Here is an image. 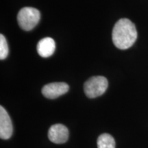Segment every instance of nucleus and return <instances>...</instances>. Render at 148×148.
<instances>
[{"instance_id": "f257e3e1", "label": "nucleus", "mask_w": 148, "mask_h": 148, "mask_svg": "<svg viewBox=\"0 0 148 148\" xmlns=\"http://www.w3.org/2000/svg\"><path fill=\"white\" fill-rule=\"evenodd\" d=\"M137 38L135 25L128 18H121L112 29V40L116 47L127 49L134 45Z\"/></svg>"}, {"instance_id": "f03ea898", "label": "nucleus", "mask_w": 148, "mask_h": 148, "mask_svg": "<svg viewBox=\"0 0 148 148\" xmlns=\"http://www.w3.org/2000/svg\"><path fill=\"white\" fill-rule=\"evenodd\" d=\"M40 19V11L32 7L21 8L17 15L18 25L25 31H30L34 29L39 23Z\"/></svg>"}, {"instance_id": "7ed1b4c3", "label": "nucleus", "mask_w": 148, "mask_h": 148, "mask_svg": "<svg viewBox=\"0 0 148 148\" xmlns=\"http://www.w3.org/2000/svg\"><path fill=\"white\" fill-rule=\"evenodd\" d=\"M108 86V82L103 76L91 77L84 83L85 95L88 98H95L103 95Z\"/></svg>"}, {"instance_id": "20e7f679", "label": "nucleus", "mask_w": 148, "mask_h": 148, "mask_svg": "<svg viewBox=\"0 0 148 148\" xmlns=\"http://www.w3.org/2000/svg\"><path fill=\"white\" fill-rule=\"evenodd\" d=\"M69 86L65 82H53L46 84L42 88L44 97L48 99H56L69 91Z\"/></svg>"}, {"instance_id": "39448f33", "label": "nucleus", "mask_w": 148, "mask_h": 148, "mask_svg": "<svg viewBox=\"0 0 148 148\" xmlns=\"http://www.w3.org/2000/svg\"><path fill=\"white\" fill-rule=\"evenodd\" d=\"M48 138L53 143H66L69 138V130L65 125L60 123L51 125L48 131Z\"/></svg>"}, {"instance_id": "423d86ee", "label": "nucleus", "mask_w": 148, "mask_h": 148, "mask_svg": "<svg viewBox=\"0 0 148 148\" xmlns=\"http://www.w3.org/2000/svg\"><path fill=\"white\" fill-rule=\"evenodd\" d=\"M13 126L9 114L2 106H0V138L7 140L12 136Z\"/></svg>"}, {"instance_id": "0eeeda50", "label": "nucleus", "mask_w": 148, "mask_h": 148, "mask_svg": "<svg viewBox=\"0 0 148 148\" xmlns=\"http://www.w3.org/2000/svg\"><path fill=\"white\" fill-rule=\"evenodd\" d=\"M37 52L42 58H49L52 56L56 49V42L50 37H45L37 44Z\"/></svg>"}, {"instance_id": "6e6552de", "label": "nucleus", "mask_w": 148, "mask_h": 148, "mask_svg": "<svg viewBox=\"0 0 148 148\" xmlns=\"http://www.w3.org/2000/svg\"><path fill=\"white\" fill-rule=\"evenodd\" d=\"M97 148H115V140L110 134L104 133L97 138Z\"/></svg>"}, {"instance_id": "1a4fd4ad", "label": "nucleus", "mask_w": 148, "mask_h": 148, "mask_svg": "<svg viewBox=\"0 0 148 148\" xmlns=\"http://www.w3.org/2000/svg\"><path fill=\"white\" fill-rule=\"evenodd\" d=\"M8 45L6 38L3 34L0 35V59L4 60L8 55Z\"/></svg>"}]
</instances>
